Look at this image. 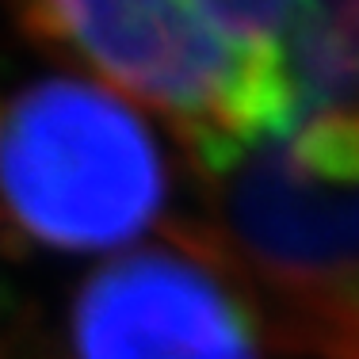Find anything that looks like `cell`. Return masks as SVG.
<instances>
[{
  "label": "cell",
  "mask_w": 359,
  "mask_h": 359,
  "mask_svg": "<svg viewBox=\"0 0 359 359\" xmlns=\"http://www.w3.org/2000/svg\"><path fill=\"white\" fill-rule=\"evenodd\" d=\"M118 88L184 123L210 168H229L298 115L294 46L318 0H15Z\"/></svg>",
  "instance_id": "obj_1"
},
{
  "label": "cell",
  "mask_w": 359,
  "mask_h": 359,
  "mask_svg": "<svg viewBox=\"0 0 359 359\" xmlns=\"http://www.w3.org/2000/svg\"><path fill=\"white\" fill-rule=\"evenodd\" d=\"M0 203L46 249H115L157 218L165 165L118 96L50 76L0 107Z\"/></svg>",
  "instance_id": "obj_2"
},
{
  "label": "cell",
  "mask_w": 359,
  "mask_h": 359,
  "mask_svg": "<svg viewBox=\"0 0 359 359\" xmlns=\"http://www.w3.org/2000/svg\"><path fill=\"white\" fill-rule=\"evenodd\" d=\"M76 359H256L245 306L184 252L111 260L73 306Z\"/></svg>",
  "instance_id": "obj_3"
}]
</instances>
